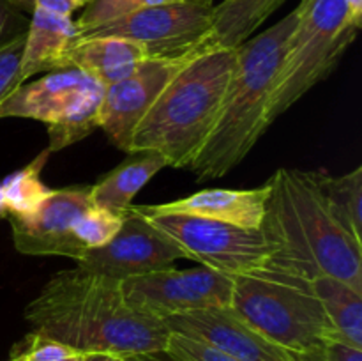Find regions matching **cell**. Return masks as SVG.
Instances as JSON below:
<instances>
[{
	"instance_id": "5b68a950",
	"label": "cell",
	"mask_w": 362,
	"mask_h": 361,
	"mask_svg": "<svg viewBox=\"0 0 362 361\" xmlns=\"http://www.w3.org/2000/svg\"><path fill=\"white\" fill-rule=\"evenodd\" d=\"M232 280L230 308L276 345L308 354L336 336L308 280L267 265Z\"/></svg>"
},
{
	"instance_id": "83f0119b",
	"label": "cell",
	"mask_w": 362,
	"mask_h": 361,
	"mask_svg": "<svg viewBox=\"0 0 362 361\" xmlns=\"http://www.w3.org/2000/svg\"><path fill=\"white\" fill-rule=\"evenodd\" d=\"M25 35H27V32L18 35V38H14L13 41H9L7 45L0 46V103H2L14 88L20 87V81H18V69H20L21 53H23Z\"/></svg>"
},
{
	"instance_id": "2e32d148",
	"label": "cell",
	"mask_w": 362,
	"mask_h": 361,
	"mask_svg": "<svg viewBox=\"0 0 362 361\" xmlns=\"http://www.w3.org/2000/svg\"><path fill=\"white\" fill-rule=\"evenodd\" d=\"M148 59L136 42L120 38H81L64 53L60 69H80L103 88L129 76Z\"/></svg>"
},
{
	"instance_id": "30bf717a",
	"label": "cell",
	"mask_w": 362,
	"mask_h": 361,
	"mask_svg": "<svg viewBox=\"0 0 362 361\" xmlns=\"http://www.w3.org/2000/svg\"><path fill=\"white\" fill-rule=\"evenodd\" d=\"M186 258L179 244L152 225L144 214L129 205L124 222L112 241L101 248L88 250L78 262V268L115 280L147 275L173 268V262Z\"/></svg>"
},
{
	"instance_id": "52a82bcc",
	"label": "cell",
	"mask_w": 362,
	"mask_h": 361,
	"mask_svg": "<svg viewBox=\"0 0 362 361\" xmlns=\"http://www.w3.org/2000/svg\"><path fill=\"white\" fill-rule=\"evenodd\" d=\"M134 209L179 244L186 258L212 271L233 278L258 271L271 258V246L260 229H244L182 212L151 211L147 205H134Z\"/></svg>"
},
{
	"instance_id": "f35d334b",
	"label": "cell",
	"mask_w": 362,
	"mask_h": 361,
	"mask_svg": "<svg viewBox=\"0 0 362 361\" xmlns=\"http://www.w3.org/2000/svg\"><path fill=\"white\" fill-rule=\"evenodd\" d=\"M6 361H14V357H9V360H6Z\"/></svg>"
},
{
	"instance_id": "9c48e42d",
	"label": "cell",
	"mask_w": 362,
	"mask_h": 361,
	"mask_svg": "<svg viewBox=\"0 0 362 361\" xmlns=\"http://www.w3.org/2000/svg\"><path fill=\"white\" fill-rule=\"evenodd\" d=\"M120 289L127 306L163 321L170 315L230 306L233 280L205 265L170 268L122 280Z\"/></svg>"
},
{
	"instance_id": "4316f807",
	"label": "cell",
	"mask_w": 362,
	"mask_h": 361,
	"mask_svg": "<svg viewBox=\"0 0 362 361\" xmlns=\"http://www.w3.org/2000/svg\"><path fill=\"white\" fill-rule=\"evenodd\" d=\"M165 353L175 361H240L207 343L177 335V333H170Z\"/></svg>"
},
{
	"instance_id": "7402d4cb",
	"label": "cell",
	"mask_w": 362,
	"mask_h": 361,
	"mask_svg": "<svg viewBox=\"0 0 362 361\" xmlns=\"http://www.w3.org/2000/svg\"><path fill=\"white\" fill-rule=\"evenodd\" d=\"M49 151L45 149L37 158L18 172L11 173L0 183L2 186V200L7 214H30L52 190L46 188L41 180V170L48 159Z\"/></svg>"
},
{
	"instance_id": "277c9868",
	"label": "cell",
	"mask_w": 362,
	"mask_h": 361,
	"mask_svg": "<svg viewBox=\"0 0 362 361\" xmlns=\"http://www.w3.org/2000/svg\"><path fill=\"white\" fill-rule=\"evenodd\" d=\"M235 59V48L191 53L140 120L127 154L152 151L187 168L218 119Z\"/></svg>"
},
{
	"instance_id": "3957f363",
	"label": "cell",
	"mask_w": 362,
	"mask_h": 361,
	"mask_svg": "<svg viewBox=\"0 0 362 361\" xmlns=\"http://www.w3.org/2000/svg\"><path fill=\"white\" fill-rule=\"evenodd\" d=\"M297 18L299 11L296 7L271 28L235 48V66L218 119L187 166L200 183L232 172L271 126L267 119L269 101Z\"/></svg>"
},
{
	"instance_id": "484cf974",
	"label": "cell",
	"mask_w": 362,
	"mask_h": 361,
	"mask_svg": "<svg viewBox=\"0 0 362 361\" xmlns=\"http://www.w3.org/2000/svg\"><path fill=\"white\" fill-rule=\"evenodd\" d=\"M166 2H173V0H90L85 6L80 20L74 21V25H76L78 34H80V32L88 30V28L99 27V25L110 23V21L127 16L134 11Z\"/></svg>"
},
{
	"instance_id": "603a6c76",
	"label": "cell",
	"mask_w": 362,
	"mask_h": 361,
	"mask_svg": "<svg viewBox=\"0 0 362 361\" xmlns=\"http://www.w3.org/2000/svg\"><path fill=\"white\" fill-rule=\"evenodd\" d=\"M103 91L105 88L101 85H94L59 122L48 126L49 154L83 140L95 127H99V108H101Z\"/></svg>"
},
{
	"instance_id": "e0dca14e",
	"label": "cell",
	"mask_w": 362,
	"mask_h": 361,
	"mask_svg": "<svg viewBox=\"0 0 362 361\" xmlns=\"http://www.w3.org/2000/svg\"><path fill=\"white\" fill-rule=\"evenodd\" d=\"M30 16L18 69L20 85L42 71H59L64 53L78 38L76 25L71 16L42 9L34 11Z\"/></svg>"
},
{
	"instance_id": "ffe728a7",
	"label": "cell",
	"mask_w": 362,
	"mask_h": 361,
	"mask_svg": "<svg viewBox=\"0 0 362 361\" xmlns=\"http://www.w3.org/2000/svg\"><path fill=\"white\" fill-rule=\"evenodd\" d=\"M310 285L324 306L336 338L362 349V292L331 276L310 280Z\"/></svg>"
},
{
	"instance_id": "d4e9b609",
	"label": "cell",
	"mask_w": 362,
	"mask_h": 361,
	"mask_svg": "<svg viewBox=\"0 0 362 361\" xmlns=\"http://www.w3.org/2000/svg\"><path fill=\"white\" fill-rule=\"evenodd\" d=\"M126 212V211H124ZM124 212L108 211L103 207H88L74 225V236L85 251L105 246L115 237L124 222Z\"/></svg>"
},
{
	"instance_id": "6da1fadb",
	"label": "cell",
	"mask_w": 362,
	"mask_h": 361,
	"mask_svg": "<svg viewBox=\"0 0 362 361\" xmlns=\"http://www.w3.org/2000/svg\"><path fill=\"white\" fill-rule=\"evenodd\" d=\"M25 321L39 335L112 357L161 353L170 338L161 319L127 306L120 280L78 265L46 282L25 308Z\"/></svg>"
},
{
	"instance_id": "ac0fdd59",
	"label": "cell",
	"mask_w": 362,
	"mask_h": 361,
	"mask_svg": "<svg viewBox=\"0 0 362 361\" xmlns=\"http://www.w3.org/2000/svg\"><path fill=\"white\" fill-rule=\"evenodd\" d=\"M165 166H168V163L158 152H129V156L119 166L92 184V204L108 211H127L138 191Z\"/></svg>"
},
{
	"instance_id": "9a60e30c",
	"label": "cell",
	"mask_w": 362,
	"mask_h": 361,
	"mask_svg": "<svg viewBox=\"0 0 362 361\" xmlns=\"http://www.w3.org/2000/svg\"><path fill=\"white\" fill-rule=\"evenodd\" d=\"M269 198V183L251 190L209 188L168 204L147 205L158 212H182L200 218L225 222L244 229H260Z\"/></svg>"
},
{
	"instance_id": "5bb4252c",
	"label": "cell",
	"mask_w": 362,
	"mask_h": 361,
	"mask_svg": "<svg viewBox=\"0 0 362 361\" xmlns=\"http://www.w3.org/2000/svg\"><path fill=\"white\" fill-rule=\"evenodd\" d=\"M98 81L80 69L49 71L37 81H25L0 103V119L23 117L45 122H59Z\"/></svg>"
},
{
	"instance_id": "d590c367",
	"label": "cell",
	"mask_w": 362,
	"mask_h": 361,
	"mask_svg": "<svg viewBox=\"0 0 362 361\" xmlns=\"http://www.w3.org/2000/svg\"><path fill=\"white\" fill-rule=\"evenodd\" d=\"M7 211L4 207V200H2V186H0V218H6Z\"/></svg>"
},
{
	"instance_id": "1f68e13d",
	"label": "cell",
	"mask_w": 362,
	"mask_h": 361,
	"mask_svg": "<svg viewBox=\"0 0 362 361\" xmlns=\"http://www.w3.org/2000/svg\"><path fill=\"white\" fill-rule=\"evenodd\" d=\"M124 361H175L170 357L165 350L161 353H144V354H133V356L124 357Z\"/></svg>"
},
{
	"instance_id": "836d02e7",
	"label": "cell",
	"mask_w": 362,
	"mask_h": 361,
	"mask_svg": "<svg viewBox=\"0 0 362 361\" xmlns=\"http://www.w3.org/2000/svg\"><path fill=\"white\" fill-rule=\"evenodd\" d=\"M297 361H322V349L308 354H296Z\"/></svg>"
},
{
	"instance_id": "e575fe53",
	"label": "cell",
	"mask_w": 362,
	"mask_h": 361,
	"mask_svg": "<svg viewBox=\"0 0 362 361\" xmlns=\"http://www.w3.org/2000/svg\"><path fill=\"white\" fill-rule=\"evenodd\" d=\"M180 2L197 4V6H212V2H214V0H180Z\"/></svg>"
},
{
	"instance_id": "ba28073f",
	"label": "cell",
	"mask_w": 362,
	"mask_h": 361,
	"mask_svg": "<svg viewBox=\"0 0 362 361\" xmlns=\"http://www.w3.org/2000/svg\"><path fill=\"white\" fill-rule=\"evenodd\" d=\"M214 6L173 2L145 7L110 23L88 28L81 38H120L136 42L148 59H172L200 52L212 27Z\"/></svg>"
},
{
	"instance_id": "8fae6325",
	"label": "cell",
	"mask_w": 362,
	"mask_h": 361,
	"mask_svg": "<svg viewBox=\"0 0 362 361\" xmlns=\"http://www.w3.org/2000/svg\"><path fill=\"white\" fill-rule=\"evenodd\" d=\"M92 205L87 184L52 190L30 214L6 216L14 248L23 255H60L80 260L87 251L74 236V225Z\"/></svg>"
},
{
	"instance_id": "f1b7e54d",
	"label": "cell",
	"mask_w": 362,
	"mask_h": 361,
	"mask_svg": "<svg viewBox=\"0 0 362 361\" xmlns=\"http://www.w3.org/2000/svg\"><path fill=\"white\" fill-rule=\"evenodd\" d=\"M28 28V20L21 11L11 6L7 0H0V46L7 45L18 35L25 34Z\"/></svg>"
},
{
	"instance_id": "7c38bea8",
	"label": "cell",
	"mask_w": 362,
	"mask_h": 361,
	"mask_svg": "<svg viewBox=\"0 0 362 361\" xmlns=\"http://www.w3.org/2000/svg\"><path fill=\"white\" fill-rule=\"evenodd\" d=\"M191 53L172 59H145L129 76L105 87L99 108V127L106 131L117 147L124 152L129 151L140 120Z\"/></svg>"
},
{
	"instance_id": "44dd1931",
	"label": "cell",
	"mask_w": 362,
	"mask_h": 361,
	"mask_svg": "<svg viewBox=\"0 0 362 361\" xmlns=\"http://www.w3.org/2000/svg\"><path fill=\"white\" fill-rule=\"evenodd\" d=\"M315 177L334 214L362 243V166L338 177L315 170Z\"/></svg>"
},
{
	"instance_id": "f546056e",
	"label": "cell",
	"mask_w": 362,
	"mask_h": 361,
	"mask_svg": "<svg viewBox=\"0 0 362 361\" xmlns=\"http://www.w3.org/2000/svg\"><path fill=\"white\" fill-rule=\"evenodd\" d=\"M11 6L16 7L21 13L32 14L34 11L42 9L49 13L62 14V16H71L76 11L73 0H7Z\"/></svg>"
},
{
	"instance_id": "8992f818",
	"label": "cell",
	"mask_w": 362,
	"mask_h": 361,
	"mask_svg": "<svg viewBox=\"0 0 362 361\" xmlns=\"http://www.w3.org/2000/svg\"><path fill=\"white\" fill-rule=\"evenodd\" d=\"M297 11V25L269 101L271 124L336 69L361 28L350 20L345 0H303Z\"/></svg>"
},
{
	"instance_id": "cb8c5ba5",
	"label": "cell",
	"mask_w": 362,
	"mask_h": 361,
	"mask_svg": "<svg viewBox=\"0 0 362 361\" xmlns=\"http://www.w3.org/2000/svg\"><path fill=\"white\" fill-rule=\"evenodd\" d=\"M11 357H14V361H105L112 356L83 353L59 340L32 331L14 347Z\"/></svg>"
},
{
	"instance_id": "d6a6232c",
	"label": "cell",
	"mask_w": 362,
	"mask_h": 361,
	"mask_svg": "<svg viewBox=\"0 0 362 361\" xmlns=\"http://www.w3.org/2000/svg\"><path fill=\"white\" fill-rule=\"evenodd\" d=\"M346 9H349V16L357 27L362 25V0H345Z\"/></svg>"
},
{
	"instance_id": "4dcf8cb0",
	"label": "cell",
	"mask_w": 362,
	"mask_h": 361,
	"mask_svg": "<svg viewBox=\"0 0 362 361\" xmlns=\"http://www.w3.org/2000/svg\"><path fill=\"white\" fill-rule=\"evenodd\" d=\"M322 361H362V349L332 336L322 347Z\"/></svg>"
},
{
	"instance_id": "4fadbf2b",
	"label": "cell",
	"mask_w": 362,
	"mask_h": 361,
	"mask_svg": "<svg viewBox=\"0 0 362 361\" xmlns=\"http://www.w3.org/2000/svg\"><path fill=\"white\" fill-rule=\"evenodd\" d=\"M163 322L170 333L207 343L240 361H297L296 353L262 336L230 306L170 315Z\"/></svg>"
},
{
	"instance_id": "7a4b0ae2",
	"label": "cell",
	"mask_w": 362,
	"mask_h": 361,
	"mask_svg": "<svg viewBox=\"0 0 362 361\" xmlns=\"http://www.w3.org/2000/svg\"><path fill=\"white\" fill-rule=\"evenodd\" d=\"M269 183L260 232L265 265L303 280L331 276L362 292V243L334 214L313 172L278 168Z\"/></svg>"
},
{
	"instance_id": "d6986e66",
	"label": "cell",
	"mask_w": 362,
	"mask_h": 361,
	"mask_svg": "<svg viewBox=\"0 0 362 361\" xmlns=\"http://www.w3.org/2000/svg\"><path fill=\"white\" fill-rule=\"evenodd\" d=\"M285 0H223L214 6L212 27L202 50L237 48L281 7Z\"/></svg>"
},
{
	"instance_id": "74e56055",
	"label": "cell",
	"mask_w": 362,
	"mask_h": 361,
	"mask_svg": "<svg viewBox=\"0 0 362 361\" xmlns=\"http://www.w3.org/2000/svg\"><path fill=\"white\" fill-rule=\"evenodd\" d=\"M105 361H124V357H106Z\"/></svg>"
},
{
	"instance_id": "8d00e7d4",
	"label": "cell",
	"mask_w": 362,
	"mask_h": 361,
	"mask_svg": "<svg viewBox=\"0 0 362 361\" xmlns=\"http://www.w3.org/2000/svg\"><path fill=\"white\" fill-rule=\"evenodd\" d=\"M73 2H74V6H76V9H78V7H85V6H87V4L90 2V0H73Z\"/></svg>"
}]
</instances>
